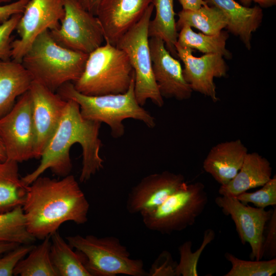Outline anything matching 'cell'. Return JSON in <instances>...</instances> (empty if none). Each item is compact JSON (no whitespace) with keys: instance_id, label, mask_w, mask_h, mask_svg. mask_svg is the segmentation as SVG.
I'll return each instance as SVG.
<instances>
[{"instance_id":"6da1fadb","label":"cell","mask_w":276,"mask_h":276,"mask_svg":"<svg viewBox=\"0 0 276 276\" xmlns=\"http://www.w3.org/2000/svg\"><path fill=\"white\" fill-rule=\"evenodd\" d=\"M66 100L60 123L42 154L39 165L31 173L20 178L25 186L48 169L59 177L70 174L73 165L70 150L76 143L79 144L82 149L80 182L87 181L103 168V160L99 153L102 147L99 136L101 123L84 119L79 104L73 100Z\"/></svg>"},{"instance_id":"d6986e66","label":"cell","mask_w":276,"mask_h":276,"mask_svg":"<svg viewBox=\"0 0 276 276\" xmlns=\"http://www.w3.org/2000/svg\"><path fill=\"white\" fill-rule=\"evenodd\" d=\"M208 5L220 9L227 21L228 32L239 37L245 48L250 50L252 33L261 26L263 13L260 6L248 7L235 0H203Z\"/></svg>"},{"instance_id":"7c38bea8","label":"cell","mask_w":276,"mask_h":276,"mask_svg":"<svg viewBox=\"0 0 276 276\" xmlns=\"http://www.w3.org/2000/svg\"><path fill=\"white\" fill-rule=\"evenodd\" d=\"M215 202L224 215L231 216L241 243L250 246V259L262 260L265 228L273 210L244 204L236 197L221 195Z\"/></svg>"},{"instance_id":"5b68a950","label":"cell","mask_w":276,"mask_h":276,"mask_svg":"<svg viewBox=\"0 0 276 276\" xmlns=\"http://www.w3.org/2000/svg\"><path fill=\"white\" fill-rule=\"evenodd\" d=\"M134 79L126 53L106 42L88 55L81 76L73 84L80 93L96 96L124 93Z\"/></svg>"},{"instance_id":"60d3db41","label":"cell","mask_w":276,"mask_h":276,"mask_svg":"<svg viewBox=\"0 0 276 276\" xmlns=\"http://www.w3.org/2000/svg\"><path fill=\"white\" fill-rule=\"evenodd\" d=\"M7 159L4 146L0 139V163L5 162Z\"/></svg>"},{"instance_id":"4dcf8cb0","label":"cell","mask_w":276,"mask_h":276,"mask_svg":"<svg viewBox=\"0 0 276 276\" xmlns=\"http://www.w3.org/2000/svg\"><path fill=\"white\" fill-rule=\"evenodd\" d=\"M236 198L244 204H254L256 207L265 209L276 205V176H273L259 190L252 192H244Z\"/></svg>"},{"instance_id":"ba28073f","label":"cell","mask_w":276,"mask_h":276,"mask_svg":"<svg viewBox=\"0 0 276 276\" xmlns=\"http://www.w3.org/2000/svg\"><path fill=\"white\" fill-rule=\"evenodd\" d=\"M208 202V196L202 183L186 182L159 206L141 216L149 229L170 234L193 225Z\"/></svg>"},{"instance_id":"74e56055","label":"cell","mask_w":276,"mask_h":276,"mask_svg":"<svg viewBox=\"0 0 276 276\" xmlns=\"http://www.w3.org/2000/svg\"><path fill=\"white\" fill-rule=\"evenodd\" d=\"M87 11L96 16L98 5L101 0H78Z\"/></svg>"},{"instance_id":"ab89813d","label":"cell","mask_w":276,"mask_h":276,"mask_svg":"<svg viewBox=\"0 0 276 276\" xmlns=\"http://www.w3.org/2000/svg\"><path fill=\"white\" fill-rule=\"evenodd\" d=\"M20 244L15 243L0 242V255L10 251Z\"/></svg>"},{"instance_id":"3957f363","label":"cell","mask_w":276,"mask_h":276,"mask_svg":"<svg viewBox=\"0 0 276 276\" xmlns=\"http://www.w3.org/2000/svg\"><path fill=\"white\" fill-rule=\"evenodd\" d=\"M88 56L60 45L46 30L33 41L21 63L33 80L55 92L80 78Z\"/></svg>"},{"instance_id":"4fadbf2b","label":"cell","mask_w":276,"mask_h":276,"mask_svg":"<svg viewBox=\"0 0 276 276\" xmlns=\"http://www.w3.org/2000/svg\"><path fill=\"white\" fill-rule=\"evenodd\" d=\"M35 134L34 158H40L55 132L67 100L33 80L29 88Z\"/></svg>"},{"instance_id":"ac0fdd59","label":"cell","mask_w":276,"mask_h":276,"mask_svg":"<svg viewBox=\"0 0 276 276\" xmlns=\"http://www.w3.org/2000/svg\"><path fill=\"white\" fill-rule=\"evenodd\" d=\"M247 153L240 140L220 143L209 152L203 168L221 186L225 185L237 174Z\"/></svg>"},{"instance_id":"ffe728a7","label":"cell","mask_w":276,"mask_h":276,"mask_svg":"<svg viewBox=\"0 0 276 276\" xmlns=\"http://www.w3.org/2000/svg\"><path fill=\"white\" fill-rule=\"evenodd\" d=\"M269 162L257 152L247 153L236 176L221 185L218 193L221 196L236 197L247 190L262 187L271 178Z\"/></svg>"},{"instance_id":"e0dca14e","label":"cell","mask_w":276,"mask_h":276,"mask_svg":"<svg viewBox=\"0 0 276 276\" xmlns=\"http://www.w3.org/2000/svg\"><path fill=\"white\" fill-rule=\"evenodd\" d=\"M153 0H101L96 16L105 41L116 45L120 38L142 17Z\"/></svg>"},{"instance_id":"d4e9b609","label":"cell","mask_w":276,"mask_h":276,"mask_svg":"<svg viewBox=\"0 0 276 276\" xmlns=\"http://www.w3.org/2000/svg\"><path fill=\"white\" fill-rule=\"evenodd\" d=\"M177 15L178 19L176 22L177 31L187 25L204 34L214 35L226 28L227 25L222 12L218 8L209 5L194 10L182 9Z\"/></svg>"},{"instance_id":"9c48e42d","label":"cell","mask_w":276,"mask_h":276,"mask_svg":"<svg viewBox=\"0 0 276 276\" xmlns=\"http://www.w3.org/2000/svg\"><path fill=\"white\" fill-rule=\"evenodd\" d=\"M64 16L57 28L49 30L60 45L89 55L102 45L105 38L97 16L78 0H64Z\"/></svg>"},{"instance_id":"8992f818","label":"cell","mask_w":276,"mask_h":276,"mask_svg":"<svg viewBox=\"0 0 276 276\" xmlns=\"http://www.w3.org/2000/svg\"><path fill=\"white\" fill-rule=\"evenodd\" d=\"M65 239L83 255L85 267L91 276L148 275L143 260L131 258L127 247L116 237L77 235Z\"/></svg>"},{"instance_id":"44dd1931","label":"cell","mask_w":276,"mask_h":276,"mask_svg":"<svg viewBox=\"0 0 276 276\" xmlns=\"http://www.w3.org/2000/svg\"><path fill=\"white\" fill-rule=\"evenodd\" d=\"M33 81L21 62L0 60V119L12 109L19 96L29 90Z\"/></svg>"},{"instance_id":"d6a6232c","label":"cell","mask_w":276,"mask_h":276,"mask_svg":"<svg viewBox=\"0 0 276 276\" xmlns=\"http://www.w3.org/2000/svg\"><path fill=\"white\" fill-rule=\"evenodd\" d=\"M21 14L12 15L0 25V60L11 58L12 34L15 30Z\"/></svg>"},{"instance_id":"9a60e30c","label":"cell","mask_w":276,"mask_h":276,"mask_svg":"<svg viewBox=\"0 0 276 276\" xmlns=\"http://www.w3.org/2000/svg\"><path fill=\"white\" fill-rule=\"evenodd\" d=\"M185 183L183 175L168 171L148 175L129 192L127 210L130 214L141 215L151 212Z\"/></svg>"},{"instance_id":"30bf717a","label":"cell","mask_w":276,"mask_h":276,"mask_svg":"<svg viewBox=\"0 0 276 276\" xmlns=\"http://www.w3.org/2000/svg\"><path fill=\"white\" fill-rule=\"evenodd\" d=\"M0 139L7 159L18 163L34 158L35 134L29 90L19 96L12 109L0 119Z\"/></svg>"},{"instance_id":"f35d334b","label":"cell","mask_w":276,"mask_h":276,"mask_svg":"<svg viewBox=\"0 0 276 276\" xmlns=\"http://www.w3.org/2000/svg\"><path fill=\"white\" fill-rule=\"evenodd\" d=\"M244 6L248 7L254 2L259 4L260 7L268 8L275 5L276 0H239Z\"/></svg>"},{"instance_id":"8fae6325","label":"cell","mask_w":276,"mask_h":276,"mask_svg":"<svg viewBox=\"0 0 276 276\" xmlns=\"http://www.w3.org/2000/svg\"><path fill=\"white\" fill-rule=\"evenodd\" d=\"M64 14V0H29L15 29L19 38L11 43V59L21 62L35 39L58 27Z\"/></svg>"},{"instance_id":"277c9868","label":"cell","mask_w":276,"mask_h":276,"mask_svg":"<svg viewBox=\"0 0 276 276\" xmlns=\"http://www.w3.org/2000/svg\"><path fill=\"white\" fill-rule=\"evenodd\" d=\"M57 92L64 100L76 102L84 119L108 125L113 138L118 139L124 134L123 122L126 119L141 121L150 128H153L156 125L154 117L137 101L134 93V79L128 89L123 94L87 96L76 90L71 82L62 85Z\"/></svg>"},{"instance_id":"2e32d148","label":"cell","mask_w":276,"mask_h":276,"mask_svg":"<svg viewBox=\"0 0 276 276\" xmlns=\"http://www.w3.org/2000/svg\"><path fill=\"white\" fill-rule=\"evenodd\" d=\"M149 38L153 73L162 96L179 101L189 99L193 90L183 77L180 62L167 50L163 40Z\"/></svg>"},{"instance_id":"d590c367","label":"cell","mask_w":276,"mask_h":276,"mask_svg":"<svg viewBox=\"0 0 276 276\" xmlns=\"http://www.w3.org/2000/svg\"><path fill=\"white\" fill-rule=\"evenodd\" d=\"M29 0H17L0 6V23L2 24L12 15L21 14Z\"/></svg>"},{"instance_id":"b9f144b4","label":"cell","mask_w":276,"mask_h":276,"mask_svg":"<svg viewBox=\"0 0 276 276\" xmlns=\"http://www.w3.org/2000/svg\"><path fill=\"white\" fill-rule=\"evenodd\" d=\"M12 0H0V3L10 2Z\"/></svg>"},{"instance_id":"5bb4252c","label":"cell","mask_w":276,"mask_h":276,"mask_svg":"<svg viewBox=\"0 0 276 276\" xmlns=\"http://www.w3.org/2000/svg\"><path fill=\"white\" fill-rule=\"evenodd\" d=\"M177 57L184 64L183 77L193 91L198 92L211 98L214 102L218 101L215 78L225 77L228 66L224 57L218 54H205L195 57L194 50L175 44Z\"/></svg>"},{"instance_id":"7402d4cb","label":"cell","mask_w":276,"mask_h":276,"mask_svg":"<svg viewBox=\"0 0 276 276\" xmlns=\"http://www.w3.org/2000/svg\"><path fill=\"white\" fill-rule=\"evenodd\" d=\"M50 259L58 276H91L84 258L65 241L58 231L51 236Z\"/></svg>"},{"instance_id":"52a82bcc","label":"cell","mask_w":276,"mask_h":276,"mask_svg":"<svg viewBox=\"0 0 276 276\" xmlns=\"http://www.w3.org/2000/svg\"><path fill=\"white\" fill-rule=\"evenodd\" d=\"M154 10L153 4L141 19L119 40L116 46L127 55L134 73V93L142 106L148 100L157 106L164 104L152 70L149 48L148 27Z\"/></svg>"},{"instance_id":"4316f807","label":"cell","mask_w":276,"mask_h":276,"mask_svg":"<svg viewBox=\"0 0 276 276\" xmlns=\"http://www.w3.org/2000/svg\"><path fill=\"white\" fill-rule=\"evenodd\" d=\"M51 236L34 246L15 267L13 275L20 276H58L50 256Z\"/></svg>"},{"instance_id":"83f0119b","label":"cell","mask_w":276,"mask_h":276,"mask_svg":"<svg viewBox=\"0 0 276 276\" xmlns=\"http://www.w3.org/2000/svg\"><path fill=\"white\" fill-rule=\"evenodd\" d=\"M36 240L27 230L22 206L0 214V242L30 244Z\"/></svg>"},{"instance_id":"e575fe53","label":"cell","mask_w":276,"mask_h":276,"mask_svg":"<svg viewBox=\"0 0 276 276\" xmlns=\"http://www.w3.org/2000/svg\"><path fill=\"white\" fill-rule=\"evenodd\" d=\"M266 235L264 236L262 246L263 258L271 259L276 256V208L273 210L271 217L266 227Z\"/></svg>"},{"instance_id":"836d02e7","label":"cell","mask_w":276,"mask_h":276,"mask_svg":"<svg viewBox=\"0 0 276 276\" xmlns=\"http://www.w3.org/2000/svg\"><path fill=\"white\" fill-rule=\"evenodd\" d=\"M178 263L175 261L171 254L167 250L163 251L152 264L149 276H176Z\"/></svg>"},{"instance_id":"f546056e","label":"cell","mask_w":276,"mask_h":276,"mask_svg":"<svg viewBox=\"0 0 276 276\" xmlns=\"http://www.w3.org/2000/svg\"><path fill=\"white\" fill-rule=\"evenodd\" d=\"M215 233L210 228L206 229L201 246L194 252L191 248L192 243L187 241L178 247L180 260L176 269V276H197V264L201 253L206 245L215 238Z\"/></svg>"},{"instance_id":"484cf974","label":"cell","mask_w":276,"mask_h":276,"mask_svg":"<svg viewBox=\"0 0 276 276\" xmlns=\"http://www.w3.org/2000/svg\"><path fill=\"white\" fill-rule=\"evenodd\" d=\"M229 37L227 31H221L219 34L209 35L196 33L187 25H183L178 33L177 43L181 47L197 50L205 54H218L229 59L231 53L226 48Z\"/></svg>"},{"instance_id":"603a6c76","label":"cell","mask_w":276,"mask_h":276,"mask_svg":"<svg viewBox=\"0 0 276 276\" xmlns=\"http://www.w3.org/2000/svg\"><path fill=\"white\" fill-rule=\"evenodd\" d=\"M152 4L155 9V16L149 22V37L163 40L171 55L178 58L175 44L178 33L175 20L174 0H153Z\"/></svg>"},{"instance_id":"cb8c5ba5","label":"cell","mask_w":276,"mask_h":276,"mask_svg":"<svg viewBox=\"0 0 276 276\" xmlns=\"http://www.w3.org/2000/svg\"><path fill=\"white\" fill-rule=\"evenodd\" d=\"M27 186L18 174V163L10 159L0 163V214L22 206Z\"/></svg>"},{"instance_id":"7a4b0ae2","label":"cell","mask_w":276,"mask_h":276,"mask_svg":"<svg viewBox=\"0 0 276 276\" xmlns=\"http://www.w3.org/2000/svg\"><path fill=\"white\" fill-rule=\"evenodd\" d=\"M22 209L28 231L42 240L65 222H86L89 203L74 175L59 180L40 176L27 186Z\"/></svg>"},{"instance_id":"8d00e7d4","label":"cell","mask_w":276,"mask_h":276,"mask_svg":"<svg viewBox=\"0 0 276 276\" xmlns=\"http://www.w3.org/2000/svg\"><path fill=\"white\" fill-rule=\"evenodd\" d=\"M179 2L185 10H194L208 5L203 0H179Z\"/></svg>"},{"instance_id":"f1b7e54d","label":"cell","mask_w":276,"mask_h":276,"mask_svg":"<svg viewBox=\"0 0 276 276\" xmlns=\"http://www.w3.org/2000/svg\"><path fill=\"white\" fill-rule=\"evenodd\" d=\"M232 268L225 276H271L276 272V258L266 261H247L229 252L224 254Z\"/></svg>"},{"instance_id":"1f68e13d","label":"cell","mask_w":276,"mask_h":276,"mask_svg":"<svg viewBox=\"0 0 276 276\" xmlns=\"http://www.w3.org/2000/svg\"><path fill=\"white\" fill-rule=\"evenodd\" d=\"M35 245L20 244L0 257V276H12L18 263L25 257Z\"/></svg>"}]
</instances>
